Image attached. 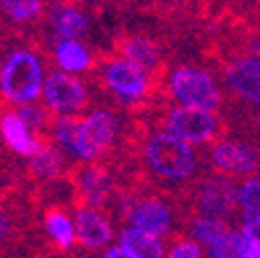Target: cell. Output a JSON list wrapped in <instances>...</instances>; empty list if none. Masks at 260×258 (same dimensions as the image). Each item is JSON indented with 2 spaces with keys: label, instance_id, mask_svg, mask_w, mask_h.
Returning <instances> with one entry per match:
<instances>
[{
  "label": "cell",
  "instance_id": "obj_15",
  "mask_svg": "<svg viewBox=\"0 0 260 258\" xmlns=\"http://www.w3.org/2000/svg\"><path fill=\"white\" fill-rule=\"evenodd\" d=\"M46 21L52 29L56 40H77L85 38L89 34V19L87 15L67 3H54L46 7Z\"/></svg>",
  "mask_w": 260,
  "mask_h": 258
},
{
  "label": "cell",
  "instance_id": "obj_28",
  "mask_svg": "<svg viewBox=\"0 0 260 258\" xmlns=\"http://www.w3.org/2000/svg\"><path fill=\"white\" fill-rule=\"evenodd\" d=\"M242 236L252 244H260V215H256L244 223Z\"/></svg>",
  "mask_w": 260,
  "mask_h": 258
},
{
  "label": "cell",
  "instance_id": "obj_5",
  "mask_svg": "<svg viewBox=\"0 0 260 258\" xmlns=\"http://www.w3.org/2000/svg\"><path fill=\"white\" fill-rule=\"evenodd\" d=\"M170 91L182 108L215 112L221 106V91L215 79L194 67H180L170 77Z\"/></svg>",
  "mask_w": 260,
  "mask_h": 258
},
{
  "label": "cell",
  "instance_id": "obj_21",
  "mask_svg": "<svg viewBox=\"0 0 260 258\" xmlns=\"http://www.w3.org/2000/svg\"><path fill=\"white\" fill-rule=\"evenodd\" d=\"M48 5L40 3V0H3L0 3V15L7 17L13 23H36L42 19V15H46Z\"/></svg>",
  "mask_w": 260,
  "mask_h": 258
},
{
  "label": "cell",
  "instance_id": "obj_30",
  "mask_svg": "<svg viewBox=\"0 0 260 258\" xmlns=\"http://www.w3.org/2000/svg\"><path fill=\"white\" fill-rule=\"evenodd\" d=\"M244 258H260V244L248 242V250H246V256Z\"/></svg>",
  "mask_w": 260,
  "mask_h": 258
},
{
  "label": "cell",
  "instance_id": "obj_25",
  "mask_svg": "<svg viewBox=\"0 0 260 258\" xmlns=\"http://www.w3.org/2000/svg\"><path fill=\"white\" fill-rule=\"evenodd\" d=\"M238 207L242 209L246 221L260 215V178H248L238 188Z\"/></svg>",
  "mask_w": 260,
  "mask_h": 258
},
{
  "label": "cell",
  "instance_id": "obj_23",
  "mask_svg": "<svg viewBox=\"0 0 260 258\" xmlns=\"http://www.w3.org/2000/svg\"><path fill=\"white\" fill-rule=\"evenodd\" d=\"M81 120L83 116H58L54 118V124H52V139L60 145V151H69L73 153L75 149V139H77V133H79V126H81Z\"/></svg>",
  "mask_w": 260,
  "mask_h": 258
},
{
  "label": "cell",
  "instance_id": "obj_4",
  "mask_svg": "<svg viewBox=\"0 0 260 258\" xmlns=\"http://www.w3.org/2000/svg\"><path fill=\"white\" fill-rule=\"evenodd\" d=\"M118 116L108 108H97L81 120L79 133L75 139L73 155H77L83 164H97L114 145L118 137Z\"/></svg>",
  "mask_w": 260,
  "mask_h": 258
},
{
  "label": "cell",
  "instance_id": "obj_13",
  "mask_svg": "<svg viewBox=\"0 0 260 258\" xmlns=\"http://www.w3.org/2000/svg\"><path fill=\"white\" fill-rule=\"evenodd\" d=\"M77 242L87 250H102L114 238L112 223L102 209L79 207L75 211Z\"/></svg>",
  "mask_w": 260,
  "mask_h": 258
},
{
  "label": "cell",
  "instance_id": "obj_29",
  "mask_svg": "<svg viewBox=\"0 0 260 258\" xmlns=\"http://www.w3.org/2000/svg\"><path fill=\"white\" fill-rule=\"evenodd\" d=\"M102 258H139V256L130 254L128 250H124V248H120V246H114V248H110Z\"/></svg>",
  "mask_w": 260,
  "mask_h": 258
},
{
  "label": "cell",
  "instance_id": "obj_16",
  "mask_svg": "<svg viewBox=\"0 0 260 258\" xmlns=\"http://www.w3.org/2000/svg\"><path fill=\"white\" fill-rule=\"evenodd\" d=\"M114 48L122 54L124 60L133 62L151 79L161 71V50L153 40L145 36H128L120 40Z\"/></svg>",
  "mask_w": 260,
  "mask_h": 258
},
{
  "label": "cell",
  "instance_id": "obj_8",
  "mask_svg": "<svg viewBox=\"0 0 260 258\" xmlns=\"http://www.w3.org/2000/svg\"><path fill=\"white\" fill-rule=\"evenodd\" d=\"M166 133L188 145H205L221 135V120L213 112L178 106L166 116Z\"/></svg>",
  "mask_w": 260,
  "mask_h": 258
},
{
  "label": "cell",
  "instance_id": "obj_26",
  "mask_svg": "<svg viewBox=\"0 0 260 258\" xmlns=\"http://www.w3.org/2000/svg\"><path fill=\"white\" fill-rule=\"evenodd\" d=\"M201 246L194 240H180L168 250V258H201Z\"/></svg>",
  "mask_w": 260,
  "mask_h": 258
},
{
  "label": "cell",
  "instance_id": "obj_10",
  "mask_svg": "<svg viewBox=\"0 0 260 258\" xmlns=\"http://www.w3.org/2000/svg\"><path fill=\"white\" fill-rule=\"evenodd\" d=\"M211 164L221 176H250L258 170L256 151L240 141H219L211 149Z\"/></svg>",
  "mask_w": 260,
  "mask_h": 258
},
{
  "label": "cell",
  "instance_id": "obj_24",
  "mask_svg": "<svg viewBox=\"0 0 260 258\" xmlns=\"http://www.w3.org/2000/svg\"><path fill=\"white\" fill-rule=\"evenodd\" d=\"M248 250V240L242 232H227L221 240L207 248L209 258H244Z\"/></svg>",
  "mask_w": 260,
  "mask_h": 258
},
{
  "label": "cell",
  "instance_id": "obj_7",
  "mask_svg": "<svg viewBox=\"0 0 260 258\" xmlns=\"http://www.w3.org/2000/svg\"><path fill=\"white\" fill-rule=\"evenodd\" d=\"M42 100L54 116H77L89 104V89L77 75L52 71L44 79Z\"/></svg>",
  "mask_w": 260,
  "mask_h": 258
},
{
  "label": "cell",
  "instance_id": "obj_11",
  "mask_svg": "<svg viewBox=\"0 0 260 258\" xmlns=\"http://www.w3.org/2000/svg\"><path fill=\"white\" fill-rule=\"evenodd\" d=\"M197 207L205 213V217L221 219L227 213H234L238 207V190L227 176H211L199 186Z\"/></svg>",
  "mask_w": 260,
  "mask_h": 258
},
{
  "label": "cell",
  "instance_id": "obj_6",
  "mask_svg": "<svg viewBox=\"0 0 260 258\" xmlns=\"http://www.w3.org/2000/svg\"><path fill=\"white\" fill-rule=\"evenodd\" d=\"M120 211L128 221V228L147 232L157 238H166L174 228L172 207L155 195H124L120 201Z\"/></svg>",
  "mask_w": 260,
  "mask_h": 258
},
{
  "label": "cell",
  "instance_id": "obj_22",
  "mask_svg": "<svg viewBox=\"0 0 260 258\" xmlns=\"http://www.w3.org/2000/svg\"><path fill=\"white\" fill-rule=\"evenodd\" d=\"M227 232H232L230 228H227V223L223 219H215V217H199L192 221V228H190V234L194 238V242H197L199 246H213L217 240H221Z\"/></svg>",
  "mask_w": 260,
  "mask_h": 258
},
{
  "label": "cell",
  "instance_id": "obj_9",
  "mask_svg": "<svg viewBox=\"0 0 260 258\" xmlns=\"http://www.w3.org/2000/svg\"><path fill=\"white\" fill-rule=\"evenodd\" d=\"M71 184L75 190V201L79 207L100 209L114 195V178L108 174L104 166L97 164H81L71 168Z\"/></svg>",
  "mask_w": 260,
  "mask_h": 258
},
{
  "label": "cell",
  "instance_id": "obj_20",
  "mask_svg": "<svg viewBox=\"0 0 260 258\" xmlns=\"http://www.w3.org/2000/svg\"><path fill=\"white\" fill-rule=\"evenodd\" d=\"M44 230L60 252H67L77 244L75 223L62 207H50L44 213Z\"/></svg>",
  "mask_w": 260,
  "mask_h": 258
},
{
  "label": "cell",
  "instance_id": "obj_12",
  "mask_svg": "<svg viewBox=\"0 0 260 258\" xmlns=\"http://www.w3.org/2000/svg\"><path fill=\"white\" fill-rule=\"evenodd\" d=\"M0 135H3V141L13 153L29 159L36 157L50 143L48 139L31 133L15 110H5L0 114Z\"/></svg>",
  "mask_w": 260,
  "mask_h": 258
},
{
  "label": "cell",
  "instance_id": "obj_1",
  "mask_svg": "<svg viewBox=\"0 0 260 258\" xmlns=\"http://www.w3.org/2000/svg\"><path fill=\"white\" fill-rule=\"evenodd\" d=\"M143 159L151 176L172 184L188 182L199 168V157L192 145L166 131H153L143 139Z\"/></svg>",
  "mask_w": 260,
  "mask_h": 258
},
{
  "label": "cell",
  "instance_id": "obj_18",
  "mask_svg": "<svg viewBox=\"0 0 260 258\" xmlns=\"http://www.w3.org/2000/svg\"><path fill=\"white\" fill-rule=\"evenodd\" d=\"M118 240H120V248L128 250L130 254H135L139 258H166L168 254V248L161 242V238L135 228H128V225L124 230H120Z\"/></svg>",
  "mask_w": 260,
  "mask_h": 258
},
{
  "label": "cell",
  "instance_id": "obj_2",
  "mask_svg": "<svg viewBox=\"0 0 260 258\" xmlns=\"http://www.w3.org/2000/svg\"><path fill=\"white\" fill-rule=\"evenodd\" d=\"M44 79L42 58L31 48H15L0 62V93L11 104H36L42 95Z\"/></svg>",
  "mask_w": 260,
  "mask_h": 258
},
{
  "label": "cell",
  "instance_id": "obj_17",
  "mask_svg": "<svg viewBox=\"0 0 260 258\" xmlns=\"http://www.w3.org/2000/svg\"><path fill=\"white\" fill-rule=\"evenodd\" d=\"M54 60L60 67V71L69 75L85 73V71H91L93 67L91 52L83 42H77V40H56Z\"/></svg>",
  "mask_w": 260,
  "mask_h": 258
},
{
  "label": "cell",
  "instance_id": "obj_27",
  "mask_svg": "<svg viewBox=\"0 0 260 258\" xmlns=\"http://www.w3.org/2000/svg\"><path fill=\"white\" fill-rule=\"evenodd\" d=\"M15 236V219L11 213L0 209V244H7Z\"/></svg>",
  "mask_w": 260,
  "mask_h": 258
},
{
  "label": "cell",
  "instance_id": "obj_14",
  "mask_svg": "<svg viewBox=\"0 0 260 258\" xmlns=\"http://www.w3.org/2000/svg\"><path fill=\"white\" fill-rule=\"evenodd\" d=\"M225 83L248 104H260V58L246 56L225 67Z\"/></svg>",
  "mask_w": 260,
  "mask_h": 258
},
{
  "label": "cell",
  "instance_id": "obj_3",
  "mask_svg": "<svg viewBox=\"0 0 260 258\" xmlns=\"http://www.w3.org/2000/svg\"><path fill=\"white\" fill-rule=\"evenodd\" d=\"M93 73L100 75L102 85L122 104H137L151 93V77L122 56H102L93 62Z\"/></svg>",
  "mask_w": 260,
  "mask_h": 258
},
{
  "label": "cell",
  "instance_id": "obj_19",
  "mask_svg": "<svg viewBox=\"0 0 260 258\" xmlns=\"http://www.w3.org/2000/svg\"><path fill=\"white\" fill-rule=\"evenodd\" d=\"M27 172L34 180H42V182L56 180L67 174V157L60 151V147L48 143L36 157H31Z\"/></svg>",
  "mask_w": 260,
  "mask_h": 258
}]
</instances>
